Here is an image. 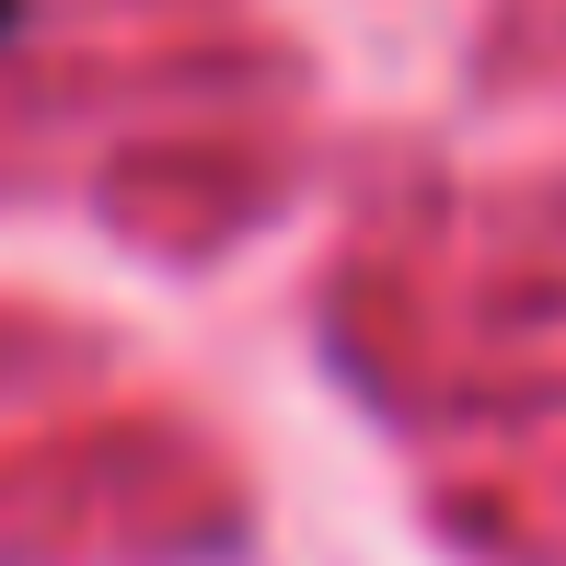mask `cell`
<instances>
[{
	"label": "cell",
	"instance_id": "cell-1",
	"mask_svg": "<svg viewBox=\"0 0 566 566\" xmlns=\"http://www.w3.org/2000/svg\"><path fill=\"white\" fill-rule=\"evenodd\" d=\"M12 23H23V0H0V35H12Z\"/></svg>",
	"mask_w": 566,
	"mask_h": 566
}]
</instances>
